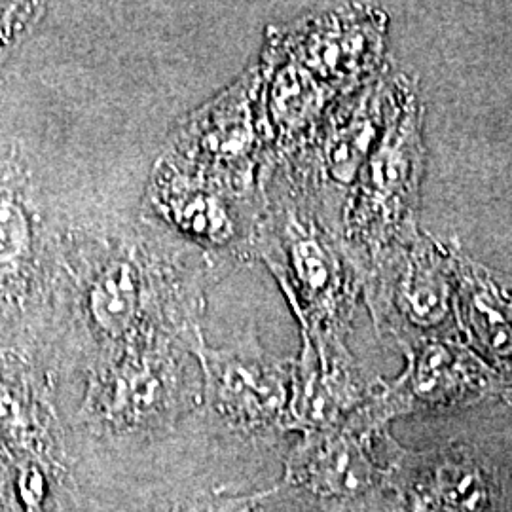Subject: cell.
<instances>
[{
	"label": "cell",
	"instance_id": "cell-1",
	"mask_svg": "<svg viewBox=\"0 0 512 512\" xmlns=\"http://www.w3.org/2000/svg\"><path fill=\"white\" fill-rule=\"evenodd\" d=\"M54 266V315L88 359L165 338L200 348L207 293L232 272L141 205L67 226L55 245Z\"/></svg>",
	"mask_w": 512,
	"mask_h": 512
},
{
	"label": "cell",
	"instance_id": "cell-2",
	"mask_svg": "<svg viewBox=\"0 0 512 512\" xmlns=\"http://www.w3.org/2000/svg\"><path fill=\"white\" fill-rule=\"evenodd\" d=\"M264 262L287 296L304 348L325 357L346 353L344 330L363 277L310 194L281 167L262 179V207L251 262Z\"/></svg>",
	"mask_w": 512,
	"mask_h": 512
},
{
	"label": "cell",
	"instance_id": "cell-3",
	"mask_svg": "<svg viewBox=\"0 0 512 512\" xmlns=\"http://www.w3.org/2000/svg\"><path fill=\"white\" fill-rule=\"evenodd\" d=\"M198 349L165 338L93 355L84 370L78 420L97 437H145L173 429L203 406Z\"/></svg>",
	"mask_w": 512,
	"mask_h": 512
},
{
	"label": "cell",
	"instance_id": "cell-4",
	"mask_svg": "<svg viewBox=\"0 0 512 512\" xmlns=\"http://www.w3.org/2000/svg\"><path fill=\"white\" fill-rule=\"evenodd\" d=\"M393 86V114H385L380 143L349 190L336 234L361 277L389 251L416 236L414 209L421 175L416 101Z\"/></svg>",
	"mask_w": 512,
	"mask_h": 512
},
{
	"label": "cell",
	"instance_id": "cell-5",
	"mask_svg": "<svg viewBox=\"0 0 512 512\" xmlns=\"http://www.w3.org/2000/svg\"><path fill=\"white\" fill-rule=\"evenodd\" d=\"M260 63L171 129L160 154L184 173L239 200H258L270 165Z\"/></svg>",
	"mask_w": 512,
	"mask_h": 512
},
{
	"label": "cell",
	"instance_id": "cell-6",
	"mask_svg": "<svg viewBox=\"0 0 512 512\" xmlns=\"http://www.w3.org/2000/svg\"><path fill=\"white\" fill-rule=\"evenodd\" d=\"M141 207L177 238L202 249L232 270L251 262L258 200H239L184 173L162 154L150 167Z\"/></svg>",
	"mask_w": 512,
	"mask_h": 512
},
{
	"label": "cell",
	"instance_id": "cell-7",
	"mask_svg": "<svg viewBox=\"0 0 512 512\" xmlns=\"http://www.w3.org/2000/svg\"><path fill=\"white\" fill-rule=\"evenodd\" d=\"M203 404L238 435L287 427L293 363L266 355L256 344L198 349Z\"/></svg>",
	"mask_w": 512,
	"mask_h": 512
},
{
	"label": "cell",
	"instance_id": "cell-8",
	"mask_svg": "<svg viewBox=\"0 0 512 512\" xmlns=\"http://www.w3.org/2000/svg\"><path fill=\"white\" fill-rule=\"evenodd\" d=\"M384 21L365 6H338L311 14L268 37L336 99L361 86L380 57Z\"/></svg>",
	"mask_w": 512,
	"mask_h": 512
},
{
	"label": "cell",
	"instance_id": "cell-9",
	"mask_svg": "<svg viewBox=\"0 0 512 512\" xmlns=\"http://www.w3.org/2000/svg\"><path fill=\"white\" fill-rule=\"evenodd\" d=\"M459 313L488 353L512 368V277L456 253Z\"/></svg>",
	"mask_w": 512,
	"mask_h": 512
},
{
	"label": "cell",
	"instance_id": "cell-10",
	"mask_svg": "<svg viewBox=\"0 0 512 512\" xmlns=\"http://www.w3.org/2000/svg\"><path fill=\"white\" fill-rule=\"evenodd\" d=\"M14 183H0V283L27 277L37 251V226ZM25 283V281H23Z\"/></svg>",
	"mask_w": 512,
	"mask_h": 512
},
{
	"label": "cell",
	"instance_id": "cell-11",
	"mask_svg": "<svg viewBox=\"0 0 512 512\" xmlns=\"http://www.w3.org/2000/svg\"><path fill=\"white\" fill-rule=\"evenodd\" d=\"M272 494H274V490L241 495L217 492V494L183 501V503H177V505L154 512H255L260 507V503Z\"/></svg>",
	"mask_w": 512,
	"mask_h": 512
}]
</instances>
